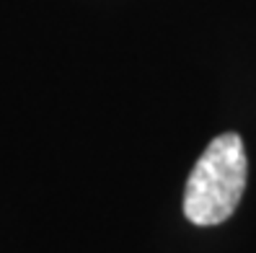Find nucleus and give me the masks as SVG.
I'll return each mask as SVG.
<instances>
[{"label":"nucleus","mask_w":256,"mask_h":253,"mask_svg":"<svg viewBox=\"0 0 256 253\" xmlns=\"http://www.w3.org/2000/svg\"><path fill=\"white\" fill-rule=\"evenodd\" d=\"M248 181L246 147L236 132H222L204 147L186 178L184 215L200 228L225 222L240 202Z\"/></svg>","instance_id":"1"}]
</instances>
